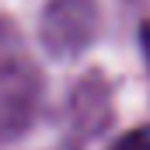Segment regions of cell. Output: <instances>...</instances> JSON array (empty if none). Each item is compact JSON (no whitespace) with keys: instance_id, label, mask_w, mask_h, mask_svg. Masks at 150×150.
<instances>
[{"instance_id":"6da1fadb","label":"cell","mask_w":150,"mask_h":150,"mask_svg":"<svg viewBox=\"0 0 150 150\" xmlns=\"http://www.w3.org/2000/svg\"><path fill=\"white\" fill-rule=\"evenodd\" d=\"M112 150H150V126H147V129L129 133V136H126V140H119Z\"/></svg>"},{"instance_id":"7a4b0ae2","label":"cell","mask_w":150,"mask_h":150,"mask_svg":"<svg viewBox=\"0 0 150 150\" xmlns=\"http://www.w3.org/2000/svg\"><path fill=\"white\" fill-rule=\"evenodd\" d=\"M140 38H143V49H147V59H150V25H143V32H140Z\"/></svg>"}]
</instances>
